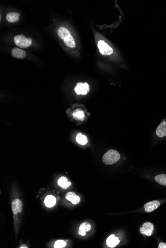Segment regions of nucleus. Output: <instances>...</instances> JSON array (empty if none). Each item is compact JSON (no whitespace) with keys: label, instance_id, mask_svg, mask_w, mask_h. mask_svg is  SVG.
Instances as JSON below:
<instances>
[{"label":"nucleus","instance_id":"dca6fc26","mask_svg":"<svg viewBox=\"0 0 166 248\" xmlns=\"http://www.w3.org/2000/svg\"><path fill=\"white\" fill-rule=\"evenodd\" d=\"M64 43L69 48H75L76 46V43H75V40L74 39L73 37L71 35H69L67 37H66L64 40Z\"/></svg>","mask_w":166,"mask_h":248},{"label":"nucleus","instance_id":"f8f14e48","mask_svg":"<svg viewBox=\"0 0 166 248\" xmlns=\"http://www.w3.org/2000/svg\"><path fill=\"white\" fill-rule=\"evenodd\" d=\"M19 13L16 12H10L8 13L6 16V19L7 22L10 23H15L19 20Z\"/></svg>","mask_w":166,"mask_h":248},{"label":"nucleus","instance_id":"f3484780","mask_svg":"<svg viewBox=\"0 0 166 248\" xmlns=\"http://www.w3.org/2000/svg\"><path fill=\"white\" fill-rule=\"evenodd\" d=\"M76 140L79 144L82 145H85L88 143L87 137L81 133H78L76 136Z\"/></svg>","mask_w":166,"mask_h":248},{"label":"nucleus","instance_id":"9d476101","mask_svg":"<svg viewBox=\"0 0 166 248\" xmlns=\"http://www.w3.org/2000/svg\"><path fill=\"white\" fill-rule=\"evenodd\" d=\"M66 198L74 205H77L80 202V198L73 192H69L66 195Z\"/></svg>","mask_w":166,"mask_h":248},{"label":"nucleus","instance_id":"f257e3e1","mask_svg":"<svg viewBox=\"0 0 166 248\" xmlns=\"http://www.w3.org/2000/svg\"><path fill=\"white\" fill-rule=\"evenodd\" d=\"M121 158L118 151L115 150H110L102 157V162L106 165H111L116 163Z\"/></svg>","mask_w":166,"mask_h":248},{"label":"nucleus","instance_id":"f03ea898","mask_svg":"<svg viewBox=\"0 0 166 248\" xmlns=\"http://www.w3.org/2000/svg\"><path fill=\"white\" fill-rule=\"evenodd\" d=\"M14 42L19 48H27L31 45L32 40L30 38H27L23 35H18L14 37Z\"/></svg>","mask_w":166,"mask_h":248},{"label":"nucleus","instance_id":"2eb2a0df","mask_svg":"<svg viewBox=\"0 0 166 248\" xmlns=\"http://www.w3.org/2000/svg\"><path fill=\"white\" fill-rule=\"evenodd\" d=\"M58 36L62 39L64 40L66 37H67L69 35H70V32L67 29L64 27H60L59 28L57 31Z\"/></svg>","mask_w":166,"mask_h":248},{"label":"nucleus","instance_id":"1a4fd4ad","mask_svg":"<svg viewBox=\"0 0 166 248\" xmlns=\"http://www.w3.org/2000/svg\"><path fill=\"white\" fill-rule=\"evenodd\" d=\"M156 134L160 138L166 136V121H163L157 127L156 129Z\"/></svg>","mask_w":166,"mask_h":248},{"label":"nucleus","instance_id":"0eeeda50","mask_svg":"<svg viewBox=\"0 0 166 248\" xmlns=\"http://www.w3.org/2000/svg\"><path fill=\"white\" fill-rule=\"evenodd\" d=\"M12 208L14 215L21 213L23 211V203L20 200H14L12 203Z\"/></svg>","mask_w":166,"mask_h":248},{"label":"nucleus","instance_id":"423d86ee","mask_svg":"<svg viewBox=\"0 0 166 248\" xmlns=\"http://www.w3.org/2000/svg\"><path fill=\"white\" fill-rule=\"evenodd\" d=\"M160 202L158 200H154L145 204L144 208L146 212H151L154 211L160 206Z\"/></svg>","mask_w":166,"mask_h":248},{"label":"nucleus","instance_id":"7ed1b4c3","mask_svg":"<svg viewBox=\"0 0 166 248\" xmlns=\"http://www.w3.org/2000/svg\"><path fill=\"white\" fill-rule=\"evenodd\" d=\"M98 47L100 52L102 55H110L113 53V49L106 42H104V41H99L98 43Z\"/></svg>","mask_w":166,"mask_h":248},{"label":"nucleus","instance_id":"4468645a","mask_svg":"<svg viewBox=\"0 0 166 248\" xmlns=\"http://www.w3.org/2000/svg\"><path fill=\"white\" fill-rule=\"evenodd\" d=\"M56 202V198L54 196L51 195H48L46 197L44 200V203L46 206H47L48 208H51L52 206H55Z\"/></svg>","mask_w":166,"mask_h":248},{"label":"nucleus","instance_id":"9b49d317","mask_svg":"<svg viewBox=\"0 0 166 248\" xmlns=\"http://www.w3.org/2000/svg\"><path fill=\"white\" fill-rule=\"evenodd\" d=\"M119 239L117 237L114 235H112L107 239L106 244L110 248H114L117 245L119 244Z\"/></svg>","mask_w":166,"mask_h":248},{"label":"nucleus","instance_id":"aec40b11","mask_svg":"<svg viewBox=\"0 0 166 248\" xmlns=\"http://www.w3.org/2000/svg\"><path fill=\"white\" fill-rule=\"evenodd\" d=\"M91 229V226L89 223L84 222L81 224L80 226L79 230H83L86 232H89Z\"/></svg>","mask_w":166,"mask_h":248},{"label":"nucleus","instance_id":"5701e85b","mask_svg":"<svg viewBox=\"0 0 166 248\" xmlns=\"http://www.w3.org/2000/svg\"><path fill=\"white\" fill-rule=\"evenodd\" d=\"M86 232L84 231H83V230H79V234L80 235H81V236H85V235H86Z\"/></svg>","mask_w":166,"mask_h":248},{"label":"nucleus","instance_id":"a211bd4d","mask_svg":"<svg viewBox=\"0 0 166 248\" xmlns=\"http://www.w3.org/2000/svg\"><path fill=\"white\" fill-rule=\"evenodd\" d=\"M155 180L160 185L166 186V174H161L156 176Z\"/></svg>","mask_w":166,"mask_h":248},{"label":"nucleus","instance_id":"20e7f679","mask_svg":"<svg viewBox=\"0 0 166 248\" xmlns=\"http://www.w3.org/2000/svg\"><path fill=\"white\" fill-rule=\"evenodd\" d=\"M75 91L77 95H86L90 91L89 85L87 83L79 82L77 84L75 88Z\"/></svg>","mask_w":166,"mask_h":248},{"label":"nucleus","instance_id":"6ab92c4d","mask_svg":"<svg viewBox=\"0 0 166 248\" xmlns=\"http://www.w3.org/2000/svg\"><path fill=\"white\" fill-rule=\"evenodd\" d=\"M73 116L77 120L83 121L85 118L84 112L81 110H77L73 113Z\"/></svg>","mask_w":166,"mask_h":248},{"label":"nucleus","instance_id":"ddd939ff","mask_svg":"<svg viewBox=\"0 0 166 248\" xmlns=\"http://www.w3.org/2000/svg\"><path fill=\"white\" fill-rule=\"evenodd\" d=\"M58 184L59 186L64 189H67L71 185L70 182L68 181V179L65 177L62 176L59 178L58 181Z\"/></svg>","mask_w":166,"mask_h":248},{"label":"nucleus","instance_id":"412c9836","mask_svg":"<svg viewBox=\"0 0 166 248\" xmlns=\"http://www.w3.org/2000/svg\"><path fill=\"white\" fill-rule=\"evenodd\" d=\"M66 245V242L63 240H58L55 243L54 248H64Z\"/></svg>","mask_w":166,"mask_h":248},{"label":"nucleus","instance_id":"4be33fe9","mask_svg":"<svg viewBox=\"0 0 166 248\" xmlns=\"http://www.w3.org/2000/svg\"><path fill=\"white\" fill-rule=\"evenodd\" d=\"M158 248H166V243H160L158 246Z\"/></svg>","mask_w":166,"mask_h":248},{"label":"nucleus","instance_id":"39448f33","mask_svg":"<svg viewBox=\"0 0 166 248\" xmlns=\"http://www.w3.org/2000/svg\"><path fill=\"white\" fill-rule=\"evenodd\" d=\"M154 230V226L152 223L149 222H146L142 225L140 229V232L143 235L147 236H151Z\"/></svg>","mask_w":166,"mask_h":248},{"label":"nucleus","instance_id":"6e6552de","mask_svg":"<svg viewBox=\"0 0 166 248\" xmlns=\"http://www.w3.org/2000/svg\"><path fill=\"white\" fill-rule=\"evenodd\" d=\"M12 56L17 59H23L26 56V52L23 49L18 48H13L11 51Z\"/></svg>","mask_w":166,"mask_h":248}]
</instances>
